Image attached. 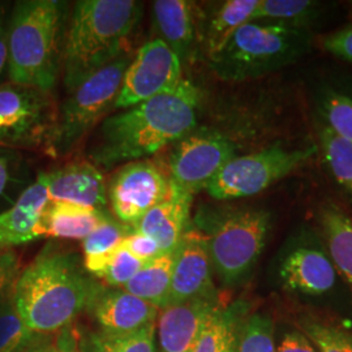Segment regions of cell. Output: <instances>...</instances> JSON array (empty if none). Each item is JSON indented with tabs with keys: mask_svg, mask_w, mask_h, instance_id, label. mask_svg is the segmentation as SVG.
Listing matches in <instances>:
<instances>
[{
	"mask_svg": "<svg viewBox=\"0 0 352 352\" xmlns=\"http://www.w3.org/2000/svg\"><path fill=\"white\" fill-rule=\"evenodd\" d=\"M200 101V89L183 78L174 90L104 118L89 149L90 164L107 170L174 145L197 126Z\"/></svg>",
	"mask_w": 352,
	"mask_h": 352,
	"instance_id": "obj_1",
	"label": "cell"
},
{
	"mask_svg": "<svg viewBox=\"0 0 352 352\" xmlns=\"http://www.w3.org/2000/svg\"><path fill=\"white\" fill-rule=\"evenodd\" d=\"M102 289L75 252L50 244L23 269L13 287V302L28 329L46 337L71 325Z\"/></svg>",
	"mask_w": 352,
	"mask_h": 352,
	"instance_id": "obj_2",
	"label": "cell"
},
{
	"mask_svg": "<svg viewBox=\"0 0 352 352\" xmlns=\"http://www.w3.org/2000/svg\"><path fill=\"white\" fill-rule=\"evenodd\" d=\"M142 8V3L135 0L76 1L64 45L62 75L68 94L128 52Z\"/></svg>",
	"mask_w": 352,
	"mask_h": 352,
	"instance_id": "obj_3",
	"label": "cell"
},
{
	"mask_svg": "<svg viewBox=\"0 0 352 352\" xmlns=\"http://www.w3.org/2000/svg\"><path fill=\"white\" fill-rule=\"evenodd\" d=\"M69 4L60 0H21L8 25L7 81L52 93L63 71Z\"/></svg>",
	"mask_w": 352,
	"mask_h": 352,
	"instance_id": "obj_4",
	"label": "cell"
},
{
	"mask_svg": "<svg viewBox=\"0 0 352 352\" xmlns=\"http://www.w3.org/2000/svg\"><path fill=\"white\" fill-rule=\"evenodd\" d=\"M206 240L213 270L225 285H235L264 251L270 214L256 208H201L193 219Z\"/></svg>",
	"mask_w": 352,
	"mask_h": 352,
	"instance_id": "obj_5",
	"label": "cell"
},
{
	"mask_svg": "<svg viewBox=\"0 0 352 352\" xmlns=\"http://www.w3.org/2000/svg\"><path fill=\"white\" fill-rule=\"evenodd\" d=\"M309 42V34L300 28L252 21L239 28L226 45L209 58V65L221 80L240 82L295 62L308 50Z\"/></svg>",
	"mask_w": 352,
	"mask_h": 352,
	"instance_id": "obj_6",
	"label": "cell"
},
{
	"mask_svg": "<svg viewBox=\"0 0 352 352\" xmlns=\"http://www.w3.org/2000/svg\"><path fill=\"white\" fill-rule=\"evenodd\" d=\"M131 59V54L126 52L68 94L56 110L43 146L49 155L54 158L69 155L100 120L113 110Z\"/></svg>",
	"mask_w": 352,
	"mask_h": 352,
	"instance_id": "obj_7",
	"label": "cell"
},
{
	"mask_svg": "<svg viewBox=\"0 0 352 352\" xmlns=\"http://www.w3.org/2000/svg\"><path fill=\"white\" fill-rule=\"evenodd\" d=\"M316 151L315 145L304 149L270 146L247 155H236L214 177L205 190L218 201L251 197L289 175Z\"/></svg>",
	"mask_w": 352,
	"mask_h": 352,
	"instance_id": "obj_8",
	"label": "cell"
},
{
	"mask_svg": "<svg viewBox=\"0 0 352 352\" xmlns=\"http://www.w3.org/2000/svg\"><path fill=\"white\" fill-rule=\"evenodd\" d=\"M56 116L52 93L0 84V148L28 151L43 148Z\"/></svg>",
	"mask_w": 352,
	"mask_h": 352,
	"instance_id": "obj_9",
	"label": "cell"
},
{
	"mask_svg": "<svg viewBox=\"0 0 352 352\" xmlns=\"http://www.w3.org/2000/svg\"><path fill=\"white\" fill-rule=\"evenodd\" d=\"M234 157H236L234 141L213 129L195 128L174 144L167 164V177L175 187L195 196L206 189Z\"/></svg>",
	"mask_w": 352,
	"mask_h": 352,
	"instance_id": "obj_10",
	"label": "cell"
},
{
	"mask_svg": "<svg viewBox=\"0 0 352 352\" xmlns=\"http://www.w3.org/2000/svg\"><path fill=\"white\" fill-rule=\"evenodd\" d=\"M183 80V64L164 41L154 38L140 47L126 67L113 110H126L171 91Z\"/></svg>",
	"mask_w": 352,
	"mask_h": 352,
	"instance_id": "obj_11",
	"label": "cell"
},
{
	"mask_svg": "<svg viewBox=\"0 0 352 352\" xmlns=\"http://www.w3.org/2000/svg\"><path fill=\"white\" fill-rule=\"evenodd\" d=\"M168 190L170 182L162 170L141 160L116 171L107 187V196L118 221L133 227L151 208L164 200Z\"/></svg>",
	"mask_w": 352,
	"mask_h": 352,
	"instance_id": "obj_12",
	"label": "cell"
},
{
	"mask_svg": "<svg viewBox=\"0 0 352 352\" xmlns=\"http://www.w3.org/2000/svg\"><path fill=\"white\" fill-rule=\"evenodd\" d=\"M174 254L167 305L182 304L218 294L213 285V266L206 240L197 228L189 227Z\"/></svg>",
	"mask_w": 352,
	"mask_h": 352,
	"instance_id": "obj_13",
	"label": "cell"
},
{
	"mask_svg": "<svg viewBox=\"0 0 352 352\" xmlns=\"http://www.w3.org/2000/svg\"><path fill=\"white\" fill-rule=\"evenodd\" d=\"M227 304L214 296L167 305L160 309L155 331L161 352H192L212 316Z\"/></svg>",
	"mask_w": 352,
	"mask_h": 352,
	"instance_id": "obj_14",
	"label": "cell"
},
{
	"mask_svg": "<svg viewBox=\"0 0 352 352\" xmlns=\"http://www.w3.org/2000/svg\"><path fill=\"white\" fill-rule=\"evenodd\" d=\"M49 202H64L104 210L109 196L107 184L98 167L90 162L65 164L45 173Z\"/></svg>",
	"mask_w": 352,
	"mask_h": 352,
	"instance_id": "obj_15",
	"label": "cell"
},
{
	"mask_svg": "<svg viewBox=\"0 0 352 352\" xmlns=\"http://www.w3.org/2000/svg\"><path fill=\"white\" fill-rule=\"evenodd\" d=\"M47 206L46 179L42 173L12 206L0 212V252L39 239L41 222Z\"/></svg>",
	"mask_w": 352,
	"mask_h": 352,
	"instance_id": "obj_16",
	"label": "cell"
},
{
	"mask_svg": "<svg viewBox=\"0 0 352 352\" xmlns=\"http://www.w3.org/2000/svg\"><path fill=\"white\" fill-rule=\"evenodd\" d=\"M192 202L193 196L170 183L164 200L151 208L133 230L154 240L162 253H173L190 227Z\"/></svg>",
	"mask_w": 352,
	"mask_h": 352,
	"instance_id": "obj_17",
	"label": "cell"
},
{
	"mask_svg": "<svg viewBox=\"0 0 352 352\" xmlns=\"http://www.w3.org/2000/svg\"><path fill=\"white\" fill-rule=\"evenodd\" d=\"M89 311L101 330L129 333L157 322L160 309L123 289H102Z\"/></svg>",
	"mask_w": 352,
	"mask_h": 352,
	"instance_id": "obj_18",
	"label": "cell"
},
{
	"mask_svg": "<svg viewBox=\"0 0 352 352\" xmlns=\"http://www.w3.org/2000/svg\"><path fill=\"white\" fill-rule=\"evenodd\" d=\"M280 279L286 289L307 295H321L334 287L337 272L324 252L298 248L280 266Z\"/></svg>",
	"mask_w": 352,
	"mask_h": 352,
	"instance_id": "obj_19",
	"label": "cell"
},
{
	"mask_svg": "<svg viewBox=\"0 0 352 352\" xmlns=\"http://www.w3.org/2000/svg\"><path fill=\"white\" fill-rule=\"evenodd\" d=\"M196 7L187 0H157L153 3V23L158 39L175 52L180 62L193 55L197 26Z\"/></svg>",
	"mask_w": 352,
	"mask_h": 352,
	"instance_id": "obj_20",
	"label": "cell"
},
{
	"mask_svg": "<svg viewBox=\"0 0 352 352\" xmlns=\"http://www.w3.org/2000/svg\"><path fill=\"white\" fill-rule=\"evenodd\" d=\"M109 217L104 210L49 202L41 222V238L84 240Z\"/></svg>",
	"mask_w": 352,
	"mask_h": 352,
	"instance_id": "obj_21",
	"label": "cell"
},
{
	"mask_svg": "<svg viewBox=\"0 0 352 352\" xmlns=\"http://www.w3.org/2000/svg\"><path fill=\"white\" fill-rule=\"evenodd\" d=\"M260 0H227L214 8L202 28V43L208 59L221 50L232 34L253 21Z\"/></svg>",
	"mask_w": 352,
	"mask_h": 352,
	"instance_id": "obj_22",
	"label": "cell"
},
{
	"mask_svg": "<svg viewBox=\"0 0 352 352\" xmlns=\"http://www.w3.org/2000/svg\"><path fill=\"white\" fill-rule=\"evenodd\" d=\"M248 307L234 302L221 307L204 327L192 352H238L241 327L247 320Z\"/></svg>",
	"mask_w": 352,
	"mask_h": 352,
	"instance_id": "obj_23",
	"label": "cell"
},
{
	"mask_svg": "<svg viewBox=\"0 0 352 352\" xmlns=\"http://www.w3.org/2000/svg\"><path fill=\"white\" fill-rule=\"evenodd\" d=\"M322 227L330 260L352 289V219L334 202L321 206Z\"/></svg>",
	"mask_w": 352,
	"mask_h": 352,
	"instance_id": "obj_24",
	"label": "cell"
},
{
	"mask_svg": "<svg viewBox=\"0 0 352 352\" xmlns=\"http://www.w3.org/2000/svg\"><path fill=\"white\" fill-rule=\"evenodd\" d=\"M174 253L175 252L162 253L145 263L123 289L158 309L167 307L174 267Z\"/></svg>",
	"mask_w": 352,
	"mask_h": 352,
	"instance_id": "obj_25",
	"label": "cell"
},
{
	"mask_svg": "<svg viewBox=\"0 0 352 352\" xmlns=\"http://www.w3.org/2000/svg\"><path fill=\"white\" fill-rule=\"evenodd\" d=\"M157 322L129 333H78L80 352H155Z\"/></svg>",
	"mask_w": 352,
	"mask_h": 352,
	"instance_id": "obj_26",
	"label": "cell"
},
{
	"mask_svg": "<svg viewBox=\"0 0 352 352\" xmlns=\"http://www.w3.org/2000/svg\"><path fill=\"white\" fill-rule=\"evenodd\" d=\"M132 231L133 227L109 217L101 226L97 227L82 240V263L89 274L96 277L106 258L123 245L126 235H129Z\"/></svg>",
	"mask_w": 352,
	"mask_h": 352,
	"instance_id": "obj_27",
	"label": "cell"
},
{
	"mask_svg": "<svg viewBox=\"0 0 352 352\" xmlns=\"http://www.w3.org/2000/svg\"><path fill=\"white\" fill-rule=\"evenodd\" d=\"M29 168L20 151L0 148V212L12 206L29 183Z\"/></svg>",
	"mask_w": 352,
	"mask_h": 352,
	"instance_id": "obj_28",
	"label": "cell"
},
{
	"mask_svg": "<svg viewBox=\"0 0 352 352\" xmlns=\"http://www.w3.org/2000/svg\"><path fill=\"white\" fill-rule=\"evenodd\" d=\"M42 336L30 331L13 302V289L0 304V352H24Z\"/></svg>",
	"mask_w": 352,
	"mask_h": 352,
	"instance_id": "obj_29",
	"label": "cell"
},
{
	"mask_svg": "<svg viewBox=\"0 0 352 352\" xmlns=\"http://www.w3.org/2000/svg\"><path fill=\"white\" fill-rule=\"evenodd\" d=\"M327 166L342 188L352 196V144L338 138L327 126L320 131Z\"/></svg>",
	"mask_w": 352,
	"mask_h": 352,
	"instance_id": "obj_30",
	"label": "cell"
},
{
	"mask_svg": "<svg viewBox=\"0 0 352 352\" xmlns=\"http://www.w3.org/2000/svg\"><path fill=\"white\" fill-rule=\"evenodd\" d=\"M274 325L267 315L254 314L247 317L240 333L238 352H276Z\"/></svg>",
	"mask_w": 352,
	"mask_h": 352,
	"instance_id": "obj_31",
	"label": "cell"
},
{
	"mask_svg": "<svg viewBox=\"0 0 352 352\" xmlns=\"http://www.w3.org/2000/svg\"><path fill=\"white\" fill-rule=\"evenodd\" d=\"M136 256L122 245L119 250L113 252L102 265L101 270L96 276L102 279L106 285L113 289H123L126 283L138 274L140 269L144 266Z\"/></svg>",
	"mask_w": 352,
	"mask_h": 352,
	"instance_id": "obj_32",
	"label": "cell"
},
{
	"mask_svg": "<svg viewBox=\"0 0 352 352\" xmlns=\"http://www.w3.org/2000/svg\"><path fill=\"white\" fill-rule=\"evenodd\" d=\"M314 7V3L309 0H260L258 7L253 14V21L300 20L305 14L311 12Z\"/></svg>",
	"mask_w": 352,
	"mask_h": 352,
	"instance_id": "obj_33",
	"label": "cell"
},
{
	"mask_svg": "<svg viewBox=\"0 0 352 352\" xmlns=\"http://www.w3.org/2000/svg\"><path fill=\"white\" fill-rule=\"evenodd\" d=\"M304 334L318 352H352V338L337 327L316 321L302 324Z\"/></svg>",
	"mask_w": 352,
	"mask_h": 352,
	"instance_id": "obj_34",
	"label": "cell"
},
{
	"mask_svg": "<svg viewBox=\"0 0 352 352\" xmlns=\"http://www.w3.org/2000/svg\"><path fill=\"white\" fill-rule=\"evenodd\" d=\"M324 115L327 126L340 139L352 144V100L330 93L324 101Z\"/></svg>",
	"mask_w": 352,
	"mask_h": 352,
	"instance_id": "obj_35",
	"label": "cell"
},
{
	"mask_svg": "<svg viewBox=\"0 0 352 352\" xmlns=\"http://www.w3.org/2000/svg\"><path fill=\"white\" fill-rule=\"evenodd\" d=\"M21 272V260L16 251L0 252V304L11 294Z\"/></svg>",
	"mask_w": 352,
	"mask_h": 352,
	"instance_id": "obj_36",
	"label": "cell"
},
{
	"mask_svg": "<svg viewBox=\"0 0 352 352\" xmlns=\"http://www.w3.org/2000/svg\"><path fill=\"white\" fill-rule=\"evenodd\" d=\"M123 247L144 263H148L162 254V251L154 240L135 230L129 235H126V239L123 241Z\"/></svg>",
	"mask_w": 352,
	"mask_h": 352,
	"instance_id": "obj_37",
	"label": "cell"
},
{
	"mask_svg": "<svg viewBox=\"0 0 352 352\" xmlns=\"http://www.w3.org/2000/svg\"><path fill=\"white\" fill-rule=\"evenodd\" d=\"M325 50L352 63V26L333 33L324 39Z\"/></svg>",
	"mask_w": 352,
	"mask_h": 352,
	"instance_id": "obj_38",
	"label": "cell"
},
{
	"mask_svg": "<svg viewBox=\"0 0 352 352\" xmlns=\"http://www.w3.org/2000/svg\"><path fill=\"white\" fill-rule=\"evenodd\" d=\"M12 6L7 1H0V84L7 76L8 65V25Z\"/></svg>",
	"mask_w": 352,
	"mask_h": 352,
	"instance_id": "obj_39",
	"label": "cell"
},
{
	"mask_svg": "<svg viewBox=\"0 0 352 352\" xmlns=\"http://www.w3.org/2000/svg\"><path fill=\"white\" fill-rule=\"evenodd\" d=\"M276 352H318L315 344L299 331H291L283 336Z\"/></svg>",
	"mask_w": 352,
	"mask_h": 352,
	"instance_id": "obj_40",
	"label": "cell"
},
{
	"mask_svg": "<svg viewBox=\"0 0 352 352\" xmlns=\"http://www.w3.org/2000/svg\"><path fill=\"white\" fill-rule=\"evenodd\" d=\"M52 352H80L78 349V330L74 324L62 329L55 340Z\"/></svg>",
	"mask_w": 352,
	"mask_h": 352,
	"instance_id": "obj_41",
	"label": "cell"
},
{
	"mask_svg": "<svg viewBox=\"0 0 352 352\" xmlns=\"http://www.w3.org/2000/svg\"><path fill=\"white\" fill-rule=\"evenodd\" d=\"M52 350H54V340H38L24 352H52Z\"/></svg>",
	"mask_w": 352,
	"mask_h": 352,
	"instance_id": "obj_42",
	"label": "cell"
}]
</instances>
